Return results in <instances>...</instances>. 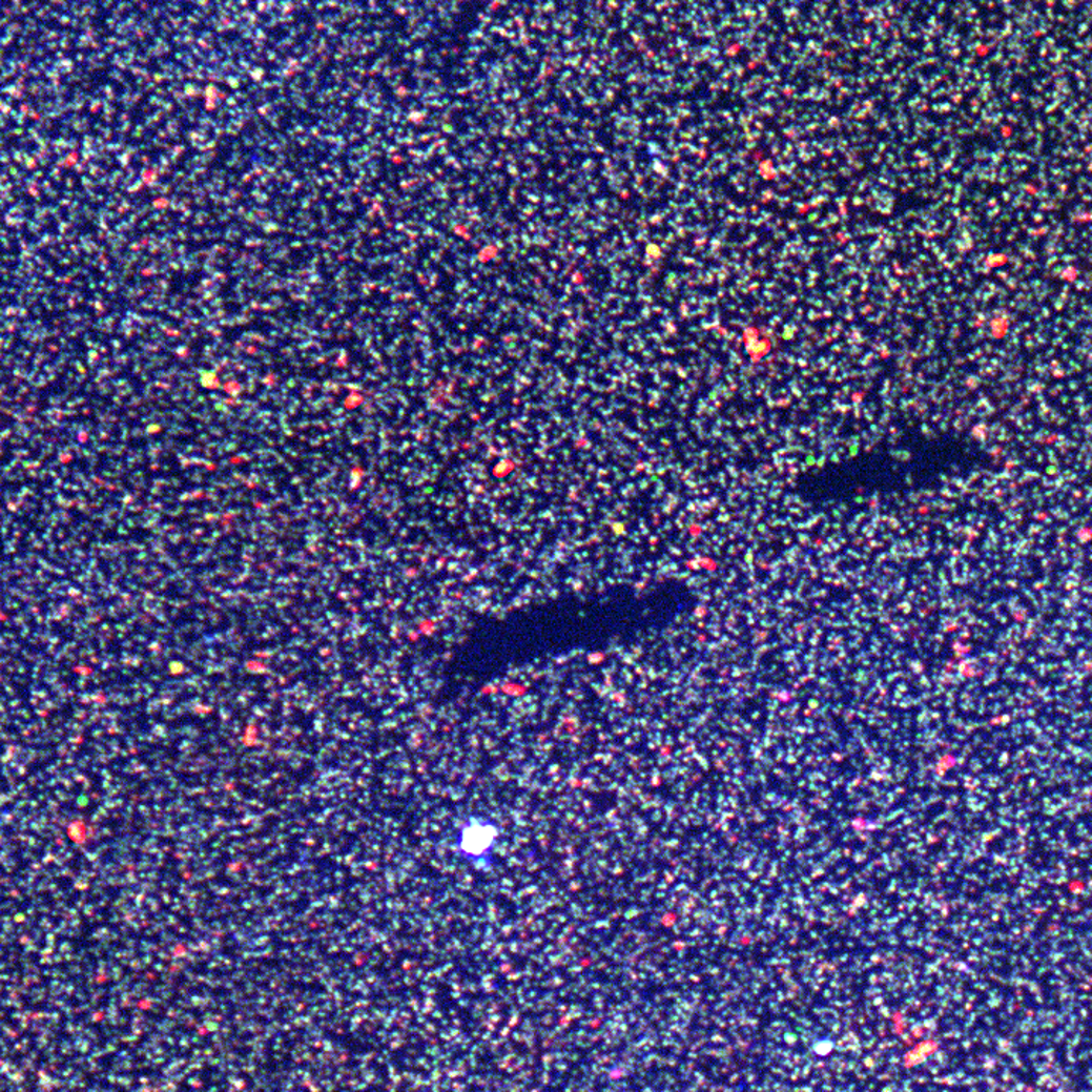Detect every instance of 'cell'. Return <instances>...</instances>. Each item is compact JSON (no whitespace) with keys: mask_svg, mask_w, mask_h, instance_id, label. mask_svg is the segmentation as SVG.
I'll return each instance as SVG.
<instances>
[{"mask_svg":"<svg viewBox=\"0 0 1092 1092\" xmlns=\"http://www.w3.org/2000/svg\"><path fill=\"white\" fill-rule=\"evenodd\" d=\"M501 840L498 823L486 815H469L455 827L453 850L460 861L478 871H491Z\"/></svg>","mask_w":1092,"mask_h":1092,"instance_id":"6da1fadb","label":"cell"}]
</instances>
